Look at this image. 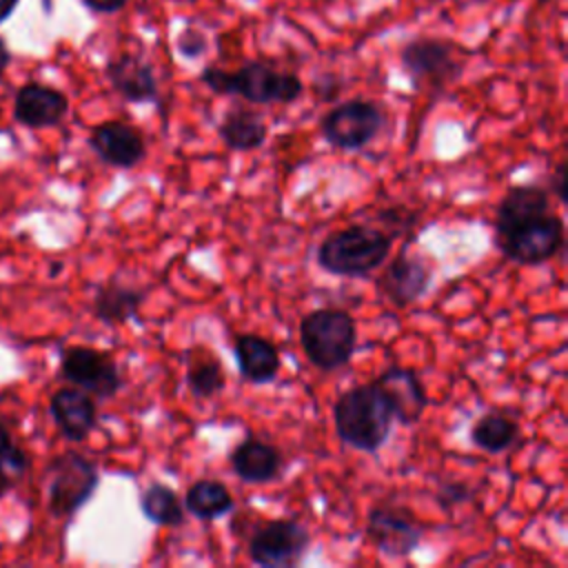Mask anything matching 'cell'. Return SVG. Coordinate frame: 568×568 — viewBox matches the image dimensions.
<instances>
[{
  "mask_svg": "<svg viewBox=\"0 0 568 568\" xmlns=\"http://www.w3.org/2000/svg\"><path fill=\"white\" fill-rule=\"evenodd\" d=\"M18 2H20V0H0V22L9 20V18L13 16Z\"/></svg>",
  "mask_w": 568,
  "mask_h": 568,
  "instance_id": "33",
  "label": "cell"
},
{
  "mask_svg": "<svg viewBox=\"0 0 568 568\" xmlns=\"http://www.w3.org/2000/svg\"><path fill=\"white\" fill-rule=\"evenodd\" d=\"M87 142L104 164L115 169H133L146 158L144 135L122 120H106L95 124Z\"/></svg>",
  "mask_w": 568,
  "mask_h": 568,
  "instance_id": "12",
  "label": "cell"
},
{
  "mask_svg": "<svg viewBox=\"0 0 568 568\" xmlns=\"http://www.w3.org/2000/svg\"><path fill=\"white\" fill-rule=\"evenodd\" d=\"M384 111L371 100H346L335 104L320 120L322 138L342 151H357L371 144L384 129Z\"/></svg>",
  "mask_w": 568,
  "mask_h": 568,
  "instance_id": "7",
  "label": "cell"
},
{
  "mask_svg": "<svg viewBox=\"0 0 568 568\" xmlns=\"http://www.w3.org/2000/svg\"><path fill=\"white\" fill-rule=\"evenodd\" d=\"M366 535L382 555L402 559L419 548L424 528L406 508L384 501L371 508L366 519Z\"/></svg>",
  "mask_w": 568,
  "mask_h": 568,
  "instance_id": "11",
  "label": "cell"
},
{
  "mask_svg": "<svg viewBox=\"0 0 568 568\" xmlns=\"http://www.w3.org/2000/svg\"><path fill=\"white\" fill-rule=\"evenodd\" d=\"M311 546L308 530L295 519H271L248 539V557L262 568H293Z\"/></svg>",
  "mask_w": 568,
  "mask_h": 568,
  "instance_id": "10",
  "label": "cell"
},
{
  "mask_svg": "<svg viewBox=\"0 0 568 568\" xmlns=\"http://www.w3.org/2000/svg\"><path fill=\"white\" fill-rule=\"evenodd\" d=\"M217 133L231 151H253L266 142L268 126L257 111L233 106L220 120Z\"/></svg>",
  "mask_w": 568,
  "mask_h": 568,
  "instance_id": "22",
  "label": "cell"
},
{
  "mask_svg": "<svg viewBox=\"0 0 568 568\" xmlns=\"http://www.w3.org/2000/svg\"><path fill=\"white\" fill-rule=\"evenodd\" d=\"M550 211V193L539 184H515L506 191L497 206L495 231L497 237L513 231L515 226L539 217Z\"/></svg>",
  "mask_w": 568,
  "mask_h": 568,
  "instance_id": "20",
  "label": "cell"
},
{
  "mask_svg": "<svg viewBox=\"0 0 568 568\" xmlns=\"http://www.w3.org/2000/svg\"><path fill=\"white\" fill-rule=\"evenodd\" d=\"M519 439V424L504 413H486L470 426V442L486 453H504Z\"/></svg>",
  "mask_w": 568,
  "mask_h": 568,
  "instance_id": "24",
  "label": "cell"
},
{
  "mask_svg": "<svg viewBox=\"0 0 568 568\" xmlns=\"http://www.w3.org/2000/svg\"><path fill=\"white\" fill-rule=\"evenodd\" d=\"M9 444H13V439H11V433H9L7 424H4L2 417H0V453H2Z\"/></svg>",
  "mask_w": 568,
  "mask_h": 568,
  "instance_id": "34",
  "label": "cell"
},
{
  "mask_svg": "<svg viewBox=\"0 0 568 568\" xmlns=\"http://www.w3.org/2000/svg\"><path fill=\"white\" fill-rule=\"evenodd\" d=\"M11 60H13V53L7 47V40L0 36V73L11 64Z\"/></svg>",
  "mask_w": 568,
  "mask_h": 568,
  "instance_id": "32",
  "label": "cell"
},
{
  "mask_svg": "<svg viewBox=\"0 0 568 568\" xmlns=\"http://www.w3.org/2000/svg\"><path fill=\"white\" fill-rule=\"evenodd\" d=\"M566 180H568V175H566V160H559L555 171H552V175H550V191L555 193V197L559 202H566Z\"/></svg>",
  "mask_w": 568,
  "mask_h": 568,
  "instance_id": "30",
  "label": "cell"
},
{
  "mask_svg": "<svg viewBox=\"0 0 568 568\" xmlns=\"http://www.w3.org/2000/svg\"><path fill=\"white\" fill-rule=\"evenodd\" d=\"M140 510L151 524H158V526L175 528L184 524V504L180 501L173 488L160 481H153L142 490Z\"/></svg>",
  "mask_w": 568,
  "mask_h": 568,
  "instance_id": "25",
  "label": "cell"
},
{
  "mask_svg": "<svg viewBox=\"0 0 568 568\" xmlns=\"http://www.w3.org/2000/svg\"><path fill=\"white\" fill-rule=\"evenodd\" d=\"M226 384L224 377V368L220 364V359L211 353L197 355L189 362L186 366V386L189 390L200 397V399H209L213 395H217Z\"/></svg>",
  "mask_w": 568,
  "mask_h": 568,
  "instance_id": "26",
  "label": "cell"
},
{
  "mask_svg": "<svg viewBox=\"0 0 568 568\" xmlns=\"http://www.w3.org/2000/svg\"><path fill=\"white\" fill-rule=\"evenodd\" d=\"M91 13H118L129 0H80Z\"/></svg>",
  "mask_w": 568,
  "mask_h": 568,
  "instance_id": "31",
  "label": "cell"
},
{
  "mask_svg": "<svg viewBox=\"0 0 568 568\" xmlns=\"http://www.w3.org/2000/svg\"><path fill=\"white\" fill-rule=\"evenodd\" d=\"M393 237L366 224L331 233L317 248L322 271L339 277H366L390 255Z\"/></svg>",
  "mask_w": 568,
  "mask_h": 568,
  "instance_id": "3",
  "label": "cell"
},
{
  "mask_svg": "<svg viewBox=\"0 0 568 568\" xmlns=\"http://www.w3.org/2000/svg\"><path fill=\"white\" fill-rule=\"evenodd\" d=\"M402 69L413 80L415 89L442 91L446 84L459 78L462 60L450 40L419 36L408 40L399 51Z\"/></svg>",
  "mask_w": 568,
  "mask_h": 568,
  "instance_id": "6",
  "label": "cell"
},
{
  "mask_svg": "<svg viewBox=\"0 0 568 568\" xmlns=\"http://www.w3.org/2000/svg\"><path fill=\"white\" fill-rule=\"evenodd\" d=\"M504 257L521 266H537L552 260L564 246V220L552 211L532 217L497 237Z\"/></svg>",
  "mask_w": 568,
  "mask_h": 568,
  "instance_id": "8",
  "label": "cell"
},
{
  "mask_svg": "<svg viewBox=\"0 0 568 568\" xmlns=\"http://www.w3.org/2000/svg\"><path fill=\"white\" fill-rule=\"evenodd\" d=\"M27 473H29V455L20 446L9 444L0 453V493L18 486Z\"/></svg>",
  "mask_w": 568,
  "mask_h": 568,
  "instance_id": "27",
  "label": "cell"
},
{
  "mask_svg": "<svg viewBox=\"0 0 568 568\" xmlns=\"http://www.w3.org/2000/svg\"><path fill=\"white\" fill-rule=\"evenodd\" d=\"M142 302H144V293L140 288L124 286L111 280L95 288L91 311L102 324L118 326V324L138 320Z\"/></svg>",
  "mask_w": 568,
  "mask_h": 568,
  "instance_id": "21",
  "label": "cell"
},
{
  "mask_svg": "<svg viewBox=\"0 0 568 568\" xmlns=\"http://www.w3.org/2000/svg\"><path fill=\"white\" fill-rule=\"evenodd\" d=\"M240 375L248 384H268L277 377L282 359L277 346L255 333H242L233 342Z\"/></svg>",
  "mask_w": 568,
  "mask_h": 568,
  "instance_id": "19",
  "label": "cell"
},
{
  "mask_svg": "<svg viewBox=\"0 0 568 568\" xmlns=\"http://www.w3.org/2000/svg\"><path fill=\"white\" fill-rule=\"evenodd\" d=\"M200 82L217 95H240L251 104H291L304 91L295 73L277 71L262 60H248L237 71L209 64L200 71Z\"/></svg>",
  "mask_w": 568,
  "mask_h": 568,
  "instance_id": "2",
  "label": "cell"
},
{
  "mask_svg": "<svg viewBox=\"0 0 568 568\" xmlns=\"http://www.w3.org/2000/svg\"><path fill=\"white\" fill-rule=\"evenodd\" d=\"M357 326L342 308H315L300 320V346L320 371H337L351 362Z\"/></svg>",
  "mask_w": 568,
  "mask_h": 568,
  "instance_id": "4",
  "label": "cell"
},
{
  "mask_svg": "<svg viewBox=\"0 0 568 568\" xmlns=\"http://www.w3.org/2000/svg\"><path fill=\"white\" fill-rule=\"evenodd\" d=\"M104 75L111 89L131 104L158 102L160 87L153 67L135 55V53H120L111 58L104 67Z\"/></svg>",
  "mask_w": 568,
  "mask_h": 568,
  "instance_id": "15",
  "label": "cell"
},
{
  "mask_svg": "<svg viewBox=\"0 0 568 568\" xmlns=\"http://www.w3.org/2000/svg\"><path fill=\"white\" fill-rule=\"evenodd\" d=\"M229 464L242 481L266 484L280 475L284 459L277 446L248 435L231 450Z\"/></svg>",
  "mask_w": 568,
  "mask_h": 568,
  "instance_id": "18",
  "label": "cell"
},
{
  "mask_svg": "<svg viewBox=\"0 0 568 568\" xmlns=\"http://www.w3.org/2000/svg\"><path fill=\"white\" fill-rule=\"evenodd\" d=\"M433 268L422 257L399 253L386 266L379 284L384 295L399 308L422 300L430 286Z\"/></svg>",
  "mask_w": 568,
  "mask_h": 568,
  "instance_id": "16",
  "label": "cell"
},
{
  "mask_svg": "<svg viewBox=\"0 0 568 568\" xmlns=\"http://www.w3.org/2000/svg\"><path fill=\"white\" fill-rule=\"evenodd\" d=\"M49 413L67 442H84L98 424V406L93 395L78 386H62L49 399Z\"/></svg>",
  "mask_w": 568,
  "mask_h": 568,
  "instance_id": "14",
  "label": "cell"
},
{
  "mask_svg": "<svg viewBox=\"0 0 568 568\" xmlns=\"http://www.w3.org/2000/svg\"><path fill=\"white\" fill-rule=\"evenodd\" d=\"M184 510L202 521L217 519L233 508V497L222 481L197 479L184 493Z\"/></svg>",
  "mask_w": 568,
  "mask_h": 568,
  "instance_id": "23",
  "label": "cell"
},
{
  "mask_svg": "<svg viewBox=\"0 0 568 568\" xmlns=\"http://www.w3.org/2000/svg\"><path fill=\"white\" fill-rule=\"evenodd\" d=\"M47 510L55 519H71L91 501L100 486L98 466L78 450L55 455L44 473Z\"/></svg>",
  "mask_w": 568,
  "mask_h": 568,
  "instance_id": "5",
  "label": "cell"
},
{
  "mask_svg": "<svg viewBox=\"0 0 568 568\" xmlns=\"http://www.w3.org/2000/svg\"><path fill=\"white\" fill-rule=\"evenodd\" d=\"M175 47H178V51H180L184 58L195 60V58H200V55L206 53L209 40H206V36H204L200 29H195V27H184V29L178 33V38H175Z\"/></svg>",
  "mask_w": 568,
  "mask_h": 568,
  "instance_id": "28",
  "label": "cell"
},
{
  "mask_svg": "<svg viewBox=\"0 0 568 568\" xmlns=\"http://www.w3.org/2000/svg\"><path fill=\"white\" fill-rule=\"evenodd\" d=\"M337 437L362 453H377L393 428V408L382 388L373 382L344 390L333 404Z\"/></svg>",
  "mask_w": 568,
  "mask_h": 568,
  "instance_id": "1",
  "label": "cell"
},
{
  "mask_svg": "<svg viewBox=\"0 0 568 568\" xmlns=\"http://www.w3.org/2000/svg\"><path fill=\"white\" fill-rule=\"evenodd\" d=\"M375 384L382 388V393L390 402L393 417L399 424L410 426L419 422V417L428 406V397L415 371L404 366H390L375 379Z\"/></svg>",
  "mask_w": 568,
  "mask_h": 568,
  "instance_id": "17",
  "label": "cell"
},
{
  "mask_svg": "<svg viewBox=\"0 0 568 568\" xmlns=\"http://www.w3.org/2000/svg\"><path fill=\"white\" fill-rule=\"evenodd\" d=\"M60 377L98 399H109L122 388V375L111 353L93 346H67L60 353Z\"/></svg>",
  "mask_w": 568,
  "mask_h": 568,
  "instance_id": "9",
  "label": "cell"
},
{
  "mask_svg": "<svg viewBox=\"0 0 568 568\" xmlns=\"http://www.w3.org/2000/svg\"><path fill=\"white\" fill-rule=\"evenodd\" d=\"M475 495L473 486H468L466 481H444L439 488H437V504L444 508V510H450L453 506L462 504V501H468L470 497Z\"/></svg>",
  "mask_w": 568,
  "mask_h": 568,
  "instance_id": "29",
  "label": "cell"
},
{
  "mask_svg": "<svg viewBox=\"0 0 568 568\" xmlns=\"http://www.w3.org/2000/svg\"><path fill=\"white\" fill-rule=\"evenodd\" d=\"M69 113V98L49 84L27 82L16 91L13 120L27 129L58 126Z\"/></svg>",
  "mask_w": 568,
  "mask_h": 568,
  "instance_id": "13",
  "label": "cell"
}]
</instances>
